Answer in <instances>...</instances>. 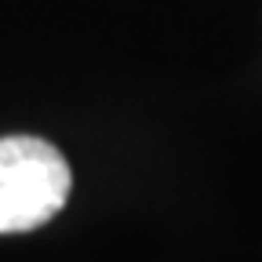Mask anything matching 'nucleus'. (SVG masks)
<instances>
[{"label":"nucleus","mask_w":262,"mask_h":262,"mask_svg":"<svg viewBox=\"0 0 262 262\" xmlns=\"http://www.w3.org/2000/svg\"><path fill=\"white\" fill-rule=\"evenodd\" d=\"M66 157L37 135L0 139V233H26L55 219L70 196Z\"/></svg>","instance_id":"nucleus-1"}]
</instances>
